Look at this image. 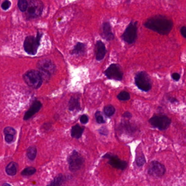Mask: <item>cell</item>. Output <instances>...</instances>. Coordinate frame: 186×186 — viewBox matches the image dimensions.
Instances as JSON below:
<instances>
[{"label": "cell", "instance_id": "obj_21", "mask_svg": "<svg viewBox=\"0 0 186 186\" xmlns=\"http://www.w3.org/2000/svg\"><path fill=\"white\" fill-rule=\"evenodd\" d=\"M36 147L34 146L29 147L27 151V156L29 160H34L36 157Z\"/></svg>", "mask_w": 186, "mask_h": 186}, {"label": "cell", "instance_id": "obj_32", "mask_svg": "<svg viewBox=\"0 0 186 186\" xmlns=\"http://www.w3.org/2000/svg\"><path fill=\"white\" fill-rule=\"evenodd\" d=\"M99 132L100 134H101L102 135H106L108 134L107 129L105 127H101L99 130Z\"/></svg>", "mask_w": 186, "mask_h": 186}, {"label": "cell", "instance_id": "obj_25", "mask_svg": "<svg viewBox=\"0 0 186 186\" xmlns=\"http://www.w3.org/2000/svg\"><path fill=\"white\" fill-rule=\"evenodd\" d=\"M28 2L27 0H19L18 1V7L22 12H25L27 9Z\"/></svg>", "mask_w": 186, "mask_h": 186}, {"label": "cell", "instance_id": "obj_6", "mask_svg": "<svg viewBox=\"0 0 186 186\" xmlns=\"http://www.w3.org/2000/svg\"><path fill=\"white\" fill-rule=\"evenodd\" d=\"M135 85L139 89L148 92L151 88V81L149 75L144 71L137 73L135 77Z\"/></svg>", "mask_w": 186, "mask_h": 186}, {"label": "cell", "instance_id": "obj_8", "mask_svg": "<svg viewBox=\"0 0 186 186\" xmlns=\"http://www.w3.org/2000/svg\"><path fill=\"white\" fill-rule=\"evenodd\" d=\"M84 159L79 153L74 151L68 158L69 168L71 172H76L81 168L84 163Z\"/></svg>", "mask_w": 186, "mask_h": 186}, {"label": "cell", "instance_id": "obj_29", "mask_svg": "<svg viewBox=\"0 0 186 186\" xmlns=\"http://www.w3.org/2000/svg\"><path fill=\"white\" fill-rule=\"evenodd\" d=\"M10 5H11V3L9 1L6 0L2 3V4L1 5V7L3 9L7 10L10 7Z\"/></svg>", "mask_w": 186, "mask_h": 186}, {"label": "cell", "instance_id": "obj_1", "mask_svg": "<svg viewBox=\"0 0 186 186\" xmlns=\"http://www.w3.org/2000/svg\"><path fill=\"white\" fill-rule=\"evenodd\" d=\"M148 29L156 32L159 34L165 35L172 30L173 23L170 20L163 16H156L147 20L144 24Z\"/></svg>", "mask_w": 186, "mask_h": 186}, {"label": "cell", "instance_id": "obj_3", "mask_svg": "<svg viewBox=\"0 0 186 186\" xmlns=\"http://www.w3.org/2000/svg\"><path fill=\"white\" fill-rule=\"evenodd\" d=\"M44 9L43 3L40 0H30L28 2L27 17L34 19L41 16Z\"/></svg>", "mask_w": 186, "mask_h": 186}, {"label": "cell", "instance_id": "obj_28", "mask_svg": "<svg viewBox=\"0 0 186 186\" xmlns=\"http://www.w3.org/2000/svg\"><path fill=\"white\" fill-rule=\"evenodd\" d=\"M136 163L137 165H138V166H142L145 163V159L144 156H138L136 160Z\"/></svg>", "mask_w": 186, "mask_h": 186}, {"label": "cell", "instance_id": "obj_30", "mask_svg": "<svg viewBox=\"0 0 186 186\" xmlns=\"http://www.w3.org/2000/svg\"><path fill=\"white\" fill-rule=\"evenodd\" d=\"M88 117L87 116V115H85L83 114L82 116H81L80 117V120L81 121V123H83V124H85L88 122Z\"/></svg>", "mask_w": 186, "mask_h": 186}, {"label": "cell", "instance_id": "obj_26", "mask_svg": "<svg viewBox=\"0 0 186 186\" xmlns=\"http://www.w3.org/2000/svg\"><path fill=\"white\" fill-rule=\"evenodd\" d=\"M95 118L97 123H104L106 122L104 120V117L102 116L101 113L100 111H97L95 113Z\"/></svg>", "mask_w": 186, "mask_h": 186}, {"label": "cell", "instance_id": "obj_17", "mask_svg": "<svg viewBox=\"0 0 186 186\" xmlns=\"http://www.w3.org/2000/svg\"><path fill=\"white\" fill-rule=\"evenodd\" d=\"M84 131V128L78 125H76L74 126L71 131V135L73 137V138H81L83 132Z\"/></svg>", "mask_w": 186, "mask_h": 186}, {"label": "cell", "instance_id": "obj_22", "mask_svg": "<svg viewBox=\"0 0 186 186\" xmlns=\"http://www.w3.org/2000/svg\"><path fill=\"white\" fill-rule=\"evenodd\" d=\"M104 113L105 115L107 116H111L113 115L115 112L116 109L112 105L107 106L104 108Z\"/></svg>", "mask_w": 186, "mask_h": 186}, {"label": "cell", "instance_id": "obj_24", "mask_svg": "<svg viewBox=\"0 0 186 186\" xmlns=\"http://www.w3.org/2000/svg\"><path fill=\"white\" fill-rule=\"evenodd\" d=\"M118 99L121 101H127L130 99V95L128 92L123 91L118 95Z\"/></svg>", "mask_w": 186, "mask_h": 186}, {"label": "cell", "instance_id": "obj_34", "mask_svg": "<svg viewBox=\"0 0 186 186\" xmlns=\"http://www.w3.org/2000/svg\"><path fill=\"white\" fill-rule=\"evenodd\" d=\"M181 33L183 36L186 38V27L183 26L181 28Z\"/></svg>", "mask_w": 186, "mask_h": 186}, {"label": "cell", "instance_id": "obj_5", "mask_svg": "<svg viewBox=\"0 0 186 186\" xmlns=\"http://www.w3.org/2000/svg\"><path fill=\"white\" fill-rule=\"evenodd\" d=\"M38 67L40 70L39 73L43 79H48L55 71L56 66L53 62L47 59H43L38 63Z\"/></svg>", "mask_w": 186, "mask_h": 186}, {"label": "cell", "instance_id": "obj_12", "mask_svg": "<svg viewBox=\"0 0 186 186\" xmlns=\"http://www.w3.org/2000/svg\"><path fill=\"white\" fill-rule=\"evenodd\" d=\"M104 157L108 158L109 160L108 162L109 164L116 169L123 170V169H125L127 165V162L119 160L116 156L107 154V155H104Z\"/></svg>", "mask_w": 186, "mask_h": 186}, {"label": "cell", "instance_id": "obj_11", "mask_svg": "<svg viewBox=\"0 0 186 186\" xmlns=\"http://www.w3.org/2000/svg\"><path fill=\"white\" fill-rule=\"evenodd\" d=\"M165 166L157 161H153L150 163L148 170L149 174L155 177H161L165 174Z\"/></svg>", "mask_w": 186, "mask_h": 186}, {"label": "cell", "instance_id": "obj_13", "mask_svg": "<svg viewBox=\"0 0 186 186\" xmlns=\"http://www.w3.org/2000/svg\"><path fill=\"white\" fill-rule=\"evenodd\" d=\"M102 36L104 39L108 41H111L114 39V35L112 31L111 26L108 22H105L102 25Z\"/></svg>", "mask_w": 186, "mask_h": 186}, {"label": "cell", "instance_id": "obj_4", "mask_svg": "<svg viewBox=\"0 0 186 186\" xmlns=\"http://www.w3.org/2000/svg\"><path fill=\"white\" fill-rule=\"evenodd\" d=\"M24 79L28 85L34 89L39 88L43 82V78L40 74L36 70L27 71L24 76Z\"/></svg>", "mask_w": 186, "mask_h": 186}, {"label": "cell", "instance_id": "obj_19", "mask_svg": "<svg viewBox=\"0 0 186 186\" xmlns=\"http://www.w3.org/2000/svg\"><path fill=\"white\" fill-rule=\"evenodd\" d=\"M66 181V177L63 175L59 174L53 179V181L47 186H63V184Z\"/></svg>", "mask_w": 186, "mask_h": 186}, {"label": "cell", "instance_id": "obj_7", "mask_svg": "<svg viewBox=\"0 0 186 186\" xmlns=\"http://www.w3.org/2000/svg\"><path fill=\"white\" fill-rule=\"evenodd\" d=\"M137 37V22L132 21L129 24L122 35V38L126 43L132 44L135 42Z\"/></svg>", "mask_w": 186, "mask_h": 186}, {"label": "cell", "instance_id": "obj_18", "mask_svg": "<svg viewBox=\"0 0 186 186\" xmlns=\"http://www.w3.org/2000/svg\"><path fill=\"white\" fill-rule=\"evenodd\" d=\"M69 109L71 111H79L81 109L80 104L78 100L76 98L72 97H71L69 102Z\"/></svg>", "mask_w": 186, "mask_h": 186}, {"label": "cell", "instance_id": "obj_10", "mask_svg": "<svg viewBox=\"0 0 186 186\" xmlns=\"http://www.w3.org/2000/svg\"><path fill=\"white\" fill-rule=\"evenodd\" d=\"M107 78L111 80L121 81L123 78V73L121 71L120 66L113 64L109 66L104 71Z\"/></svg>", "mask_w": 186, "mask_h": 186}, {"label": "cell", "instance_id": "obj_20", "mask_svg": "<svg viewBox=\"0 0 186 186\" xmlns=\"http://www.w3.org/2000/svg\"><path fill=\"white\" fill-rule=\"evenodd\" d=\"M6 173L8 175L10 176H14L17 174V165L14 162H11L9 165H8L6 169Z\"/></svg>", "mask_w": 186, "mask_h": 186}, {"label": "cell", "instance_id": "obj_36", "mask_svg": "<svg viewBox=\"0 0 186 186\" xmlns=\"http://www.w3.org/2000/svg\"><path fill=\"white\" fill-rule=\"evenodd\" d=\"M3 186H10V184H4V185H3Z\"/></svg>", "mask_w": 186, "mask_h": 186}, {"label": "cell", "instance_id": "obj_14", "mask_svg": "<svg viewBox=\"0 0 186 186\" xmlns=\"http://www.w3.org/2000/svg\"><path fill=\"white\" fill-rule=\"evenodd\" d=\"M42 106L41 102L38 101H36L32 104L30 108L27 111L24 116V120H26L29 119L32 116H33L36 113L38 112H39Z\"/></svg>", "mask_w": 186, "mask_h": 186}, {"label": "cell", "instance_id": "obj_33", "mask_svg": "<svg viewBox=\"0 0 186 186\" xmlns=\"http://www.w3.org/2000/svg\"><path fill=\"white\" fill-rule=\"evenodd\" d=\"M172 78L175 81H179V79L180 78V76L177 73H174L172 75Z\"/></svg>", "mask_w": 186, "mask_h": 186}, {"label": "cell", "instance_id": "obj_2", "mask_svg": "<svg viewBox=\"0 0 186 186\" xmlns=\"http://www.w3.org/2000/svg\"><path fill=\"white\" fill-rule=\"evenodd\" d=\"M43 34L38 32L36 37L33 36H28L26 38L25 40L24 47L25 51L27 53L31 55H34L36 54L39 47Z\"/></svg>", "mask_w": 186, "mask_h": 186}, {"label": "cell", "instance_id": "obj_9", "mask_svg": "<svg viewBox=\"0 0 186 186\" xmlns=\"http://www.w3.org/2000/svg\"><path fill=\"white\" fill-rule=\"evenodd\" d=\"M149 122L155 127L160 130H165L170 125L171 120L165 116H156L150 119Z\"/></svg>", "mask_w": 186, "mask_h": 186}, {"label": "cell", "instance_id": "obj_31", "mask_svg": "<svg viewBox=\"0 0 186 186\" xmlns=\"http://www.w3.org/2000/svg\"><path fill=\"white\" fill-rule=\"evenodd\" d=\"M14 135H5V140L6 142L9 143H11L13 140Z\"/></svg>", "mask_w": 186, "mask_h": 186}, {"label": "cell", "instance_id": "obj_35", "mask_svg": "<svg viewBox=\"0 0 186 186\" xmlns=\"http://www.w3.org/2000/svg\"><path fill=\"white\" fill-rule=\"evenodd\" d=\"M123 116L124 118H130L132 117V114L128 112H126L125 113L123 114Z\"/></svg>", "mask_w": 186, "mask_h": 186}, {"label": "cell", "instance_id": "obj_23", "mask_svg": "<svg viewBox=\"0 0 186 186\" xmlns=\"http://www.w3.org/2000/svg\"><path fill=\"white\" fill-rule=\"evenodd\" d=\"M36 172V169L33 167L26 168L21 172V175L24 176H30L32 175Z\"/></svg>", "mask_w": 186, "mask_h": 186}, {"label": "cell", "instance_id": "obj_27", "mask_svg": "<svg viewBox=\"0 0 186 186\" xmlns=\"http://www.w3.org/2000/svg\"><path fill=\"white\" fill-rule=\"evenodd\" d=\"M4 133L6 135H14L16 134V131L14 128L11 127H7L4 130Z\"/></svg>", "mask_w": 186, "mask_h": 186}, {"label": "cell", "instance_id": "obj_16", "mask_svg": "<svg viewBox=\"0 0 186 186\" xmlns=\"http://www.w3.org/2000/svg\"><path fill=\"white\" fill-rule=\"evenodd\" d=\"M86 50V45L82 43H78L71 52V55H82L85 54Z\"/></svg>", "mask_w": 186, "mask_h": 186}, {"label": "cell", "instance_id": "obj_15", "mask_svg": "<svg viewBox=\"0 0 186 186\" xmlns=\"http://www.w3.org/2000/svg\"><path fill=\"white\" fill-rule=\"evenodd\" d=\"M107 50L104 43L98 40L96 44V58L97 61H101L106 55Z\"/></svg>", "mask_w": 186, "mask_h": 186}]
</instances>
